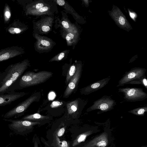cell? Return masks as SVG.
<instances>
[{"instance_id": "cell-32", "label": "cell", "mask_w": 147, "mask_h": 147, "mask_svg": "<svg viewBox=\"0 0 147 147\" xmlns=\"http://www.w3.org/2000/svg\"><path fill=\"white\" fill-rule=\"evenodd\" d=\"M130 15L131 17L133 19L135 17V14L131 12L130 13Z\"/></svg>"}, {"instance_id": "cell-13", "label": "cell", "mask_w": 147, "mask_h": 147, "mask_svg": "<svg viewBox=\"0 0 147 147\" xmlns=\"http://www.w3.org/2000/svg\"><path fill=\"white\" fill-rule=\"evenodd\" d=\"M54 18L48 16L42 18L34 25V28L41 33L45 34L51 30Z\"/></svg>"}, {"instance_id": "cell-4", "label": "cell", "mask_w": 147, "mask_h": 147, "mask_svg": "<svg viewBox=\"0 0 147 147\" xmlns=\"http://www.w3.org/2000/svg\"><path fill=\"white\" fill-rule=\"evenodd\" d=\"M112 140L110 129L105 128L101 133L94 136L81 147H108Z\"/></svg>"}, {"instance_id": "cell-29", "label": "cell", "mask_w": 147, "mask_h": 147, "mask_svg": "<svg viewBox=\"0 0 147 147\" xmlns=\"http://www.w3.org/2000/svg\"><path fill=\"white\" fill-rule=\"evenodd\" d=\"M65 129L64 127L61 128L57 132V135L59 137H61L64 134L65 132Z\"/></svg>"}, {"instance_id": "cell-22", "label": "cell", "mask_w": 147, "mask_h": 147, "mask_svg": "<svg viewBox=\"0 0 147 147\" xmlns=\"http://www.w3.org/2000/svg\"><path fill=\"white\" fill-rule=\"evenodd\" d=\"M147 112V106L137 108L128 111L129 113L139 116H144Z\"/></svg>"}, {"instance_id": "cell-23", "label": "cell", "mask_w": 147, "mask_h": 147, "mask_svg": "<svg viewBox=\"0 0 147 147\" xmlns=\"http://www.w3.org/2000/svg\"><path fill=\"white\" fill-rule=\"evenodd\" d=\"M76 69V64H73L70 67L68 71L65 80L66 84L69 83L74 75Z\"/></svg>"}, {"instance_id": "cell-17", "label": "cell", "mask_w": 147, "mask_h": 147, "mask_svg": "<svg viewBox=\"0 0 147 147\" xmlns=\"http://www.w3.org/2000/svg\"><path fill=\"white\" fill-rule=\"evenodd\" d=\"M53 7L51 4H49L38 9L30 11L26 13L27 15L38 16L44 15H52L55 11Z\"/></svg>"}, {"instance_id": "cell-3", "label": "cell", "mask_w": 147, "mask_h": 147, "mask_svg": "<svg viewBox=\"0 0 147 147\" xmlns=\"http://www.w3.org/2000/svg\"><path fill=\"white\" fill-rule=\"evenodd\" d=\"M40 98V92L33 94L24 101L5 113L3 115V117L6 119L21 116L24 114L31 104L34 102L38 101Z\"/></svg>"}, {"instance_id": "cell-6", "label": "cell", "mask_w": 147, "mask_h": 147, "mask_svg": "<svg viewBox=\"0 0 147 147\" xmlns=\"http://www.w3.org/2000/svg\"><path fill=\"white\" fill-rule=\"evenodd\" d=\"M116 105L115 100L112 99L111 96L104 95L94 101L93 104L87 109V111L99 110V111L97 113L99 114L111 111Z\"/></svg>"}, {"instance_id": "cell-5", "label": "cell", "mask_w": 147, "mask_h": 147, "mask_svg": "<svg viewBox=\"0 0 147 147\" xmlns=\"http://www.w3.org/2000/svg\"><path fill=\"white\" fill-rule=\"evenodd\" d=\"M6 121L11 123L8 125L9 128L16 134L23 135L30 132L33 127L40 123L38 121H32L26 120H12L4 119Z\"/></svg>"}, {"instance_id": "cell-11", "label": "cell", "mask_w": 147, "mask_h": 147, "mask_svg": "<svg viewBox=\"0 0 147 147\" xmlns=\"http://www.w3.org/2000/svg\"><path fill=\"white\" fill-rule=\"evenodd\" d=\"M24 53L23 48L17 46L2 49L0 50V62L8 60Z\"/></svg>"}, {"instance_id": "cell-28", "label": "cell", "mask_w": 147, "mask_h": 147, "mask_svg": "<svg viewBox=\"0 0 147 147\" xmlns=\"http://www.w3.org/2000/svg\"><path fill=\"white\" fill-rule=\"evenodd\" d=\"M56 140L57 143L59 147H68L67 142L65 140L61 141L57 136H56Z\"/></svg>"}, {"instance_id": "cell-2", "label": "cell", "mask_w": 147, "mask_h": 147, "mask_svg": "<svg viewBox=\"0 0 147 147\" xmlns=\"http://www.w3.org/2000/svg\"><path fill=\"white\" fill-rule=\"evenodd\" d=\"M51 71H41L37 73L28 71L22 74L14 83L10 88L13 87V90L22 89L30 86L36 85L43 83L53 75Z\"/></svg>"}, {"instance_id": "cell-27", "label": "cell", "mask_w": 147, "mask_h": 147, "mask_svg": "<svg viewBox=\"0 0 147 147\" xmlns=\"http://www.w3.org/2000/svg\"><path fill=\"white\" fill-rule=\"evenodd\" d=\"M128 84H141L147 89V80L145 76L139 79L133 80L129 82Z\"/></svg>"}, {"instance_id": "cell-25", "label": "cell", "mask_w": 147, "mask_h": 147, "mask_svg": "<svg viewBox=\"0 0 147 147\" xmlns=\"http://www.w3.org/2000/svg\"><path fill=\"white\" fill-rule=\"evenodd\" d=\"M61 23L66 31H77L76 27L69 23L67 20H63Z\"/></svg>"}, {"instance_id": "cell-7", "label": "cell", "mask_w": 147, "mask_h": 147, "mask_svg": "<svg viewBox=\"0 0 147 147\" xmlns=\"http://www.w3.org/2000/svg\"><path fill=\"white\" fill-rule=\"evenodd\" d=\"M119 92L122 93L124 99L127 101L135 102L144 100L147 98V94L143 89L139 88L126 87L118 89Z\"/></svg>"}, {"instance_id": "cell-30", "label": "cell", "mask_w": 147, "mask_h": 147, "mask_svg": "<svg viewBox=\"0 0 147 147\" xmlns=\"http://www.w3.org/2000/svg\"><path fill=\"white\" fill-rule=\"evenodd\" d=\"M119 23L121 25H124L125 23V20L124 18L122 17H119Z\"/></svg>"}, {"instance_id": "cell-19", "label": "cell", "mask_w": 147, "mask_h": 147, "mask_svg": "<svg viewBox=\"0 0 147 147\" xmlns=\"http://www.w3.org/2000/svg\"><path fill=\"white\" fill-rule=\"evenodd\" d=\"M58 5L62 6L65 9L68 11H69L73 14V15L75 16L76 18H79V16L76 12L74 9L68 4L64 0H57L54 1Z\"/></svg>"}, {"instance_id": "cell-20", "label": "cell", "mask_w": 147, "mask_h": 147, "mask_svg": "<svg viewBox=\"0 0 147 147\" xmlns=\"http://www.w3.org/2000/svg\"><path fill=\"white\" fill-rule=\"evenodd\" d=\"M48 117L40 115L38 113L27 115L23 117L21 120L30 121H38L47 119Z\"/></svg>"}, {"instance_id": "cell-12", "label": "cell", "mask_w": 147, "mask_h": 147, "mask_svg": "<svg viewBox=\"0 0 147 147\" xmlns=\"http://www.w3.org/2000/svg\"><path fill=\"white\" fill-rule=\"evenodd\" d=\"M110 76L90 84L80 90L81 93L83 95H88L105 87L111 80Z\"/></svg>"}, {"instance_id": "cell-1", "label": "cell", "mask_w": 147, "mask_h": 147, "mask_svg": "<svg viewBox=\"0 0 147 147\" xmlns=\"http://www.w3.org/2000/svg\"><path fill=\"white\" fill-rule=\"evenodd\" d=\"M30 65L29 61L25 59L9 65L0 74V95L8 93L12 85Z\"/></svg>"}, {"instance_id": "cell-18", "label": "cell", "mask_w": 147, "mask_h": 147, "mask_svg": "<svg viewBox=\"0 0 147 147\" xmlns=\"http://www.w3.org/2000/svg\"><path fill=\"white\" fill-rule=\"evenodd\" d=\"M66 31L67 32L65 36L67 45L68 46L75 45L77 42L78 39V30L72 31Z\"/></svg>"}, {"instance_id": "cell-16", "label": "cell", "mask_w": 147, "mask_h": 147, "mask_svg": "<svg viewBox=\"0 0 147 147\" xmlns=\"http://www.w3.org/2000/svg\"><path fill=\"white\" fill-rule=\"evenodd\" d=\"M28 28L25 25L19 20H16L6 28V30L11 34H21L26 31Z\"/></svg>"}, {"instance_id": "cell-14", "label": "cell", "mask_w": 147, "mask_h": 147, "mask_svg": "<svg viewBox=\"0 0 147 147\" xmlns=\"http://www.w3.org/2000/svg\"><path fill=\"white\" fill-rule=\"evenodd\" d=\"M26 94V93L24 92H11L0 95V106H5L9 104Z\"/></svg>"}, {"instance_id": "cell-8", "label": "cell", "mask_w": 147, "mask_h": 147, "mask_svg": "<svg viewBox=\"0 0 147 147\" xmlns=\"http://www.w3.org/2000/svg\"><path fill=\"white\" fill-rule=\"evenodd\" d=\"M146 71V69L141 67L132 68L129 71L125 72L119 81L117 87L123 86L131 81L141 78L145 76Z\"/></svg>"}, {"instance_id": "cell-26", "label": "cell", "mask_w": 147, "mask_h": 147, "mask_svg": "<svg viewBox=\"0 0 147 147\" xmlns=\"http://www.w3.org/2000/svg\"><path fill=\"white\" fill-rule=\"evenodd\" d=\"M11 14L10 7L6 3L3 12L4 22L5 23H8L9 22Z\"/></svg>"}, {"instance_id": "cell-31", "label": "cell", "mask_w": 147, "mask_h": 147, "mask_svg": "<svg viewBox=\"0 0 147 147\" xmlns=\"http://www.w3.org/2000/svg\"><path fill=\"white\" fill-rule=\"evenodd\" d=\"M60 105H61V103L59 102L58 101H55L53 102L52 104H51L52 107H55L58 106Z\"/></svg>"}, {"instance_id": "cell-21", "label": "cell", "mask_w": 147, "mask_h": 147, "mask_svg": "<svg viewBox=\"0 0 147 147\" xmlns=\"http://www.w3.org/2000/svg\"><path fill=\"white\" fill-rule=\"evenodd\" d=\"M79 100L78 99L69 102L67 104V112L71 114L76 111L79 106Z\"/></svg>"}, {"instance_id": "cell-24", "label": "cell", "mask_w": 147, "mask_h": 147, "mask_svg": "<svg viewBox=\"0 0 147 147\" xmlns=\"http://www.w3.org/2000/svg\"><path fill=\"white\" fill-rule=\"evenodd\" d=\"M69 51V50H66L61 52L50 59L49 62L59 61L61 60L67 55Z\"/></svg>"}, {"instance_id": "cell-9", "label": "cell", "mask_w": 147, "mask_h": 147, "mask_svg": "<svg viewBox=\"0 0 147 147\" xmlns=\"http://www.w3.org/2000/svg\"><path fill=\"white\" fill-rule=\"evenodd\" d=\"M33 36L36 40L35 43V50L39 52H47L54 46L55 42L51 39L35 33L33 34Z\"/></svg>"}, {"instance_id": "cell-15", "label": "cell", "mask_w": 147, "mask_h": 147, "mask_svg": "<svg viewBox=\"0 0 147 147\" xmlns=\"http://www.w3.org/2000/svg\"><path fill=\"white\" fill-rule=\"evenodd\" d=\"M100 131L98 127L97 126H93L88 128L86 130L80 134L77 137L73 143V146H76L80 143L84 142L88 137Z\"/></svg>"}, {"instance_id": "cell-34", "label": "cell", "mask_w": 147, "mask_h": 147, "mask_svg": "<svg viewBox=\"0 0 147 147\" xmlns=\"http://www.w3.org/2000/svg\"><path fill=\"white\" fill-rule=\"evenodd\" d=\"M141 147H147V145L142 146Z\"/></svg>"}, {"instance_id": "cell-10", "label": "cell", "mask_w": 147, "mask_h": 147, "mask_svg": "<svg viewBox=\"0 0 147 147\" xmlns=\"http://www.w3.org/2000/svg\"><path fill=\"white\" fill-rule=\"evenodd\" d=\"M82 71V63H76V69L74 76L69 82L64 92L63 97L67 98L71 94L77 87L80 78Z\"/></svg>"}, {"instance_id": "cell-33", "label": "cell", "mask_w": 147, "mask_h": 147, "mask_svg": "<svg viewBox=\"0 0 147 147\" xmlns=\"http://www.w3.org/2000/svg\"><path fill=\"white\" fill-rule=\"evenodd\" d=\"M34 147H38L37 143L36 141L34 142Z\"/></svg>"}]
</instances>
